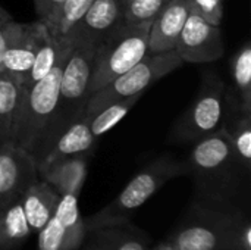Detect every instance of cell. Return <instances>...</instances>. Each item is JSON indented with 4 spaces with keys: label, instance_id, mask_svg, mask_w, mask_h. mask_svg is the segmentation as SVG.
Masks as SVG:
<instances>
[{
    "label": "cell",
    "instance_id": "obj_31",
    "mask_svg": "<svg viewBox=\"0 0 251 250\" xmlns=\"http://www.w3.org/2000/svg\"><path fill=\"white\" fill-rule=\"evenodd\" d=\"M153 250H176L172 245H160L159 248H156V249Z\"/></svg>",
    "mask_w": 251,
    "mask_h": 250
},
{
    "label": "cell",
    "instance_id": "obj_17",
    "mask_svg": "<svg viewBox=\"0 0 251 250\" xmlns=\"http://www.w3.org/2000/svg\"><path fill=\"white\" fill-rule=\"evenodd\" d=\"M85 237L90 250H150L147 236L129 221L88 230Z\"/></svg>",
    "mask_w": 251,
    "mask_h": 250
},
{
    "label": "cell",
    "instance_id": "obj_7",
    "mask_svg": "<svg viewBox=\"0 0 251 250\" xmlns=\"http://www.w3.org/2000/svg\"><path fill=\"white\" fill-rule=\"evenodd\" d=\"M225 94L224 80L216 72L207 71L203 75L197 96L172 127L168 140L176 144L196 143L218 131L224 122Z\"/></svg>",
    "mask_w": 251,
    "mask_h": 250
},
{
    "label": "cell",
    "instance_id": "obj_9",
    "mask_svg": "<svg viewBox=\"0 0 251 250\" xmlns=\"http://www.w3.org/2000/svg\"><path fill=\"white\" fill-rule=\"evenodd\" d=\"M84 240L85 225L79 214L78 196H60L51 218L37 234V250H75Z\"/></svg>",
    "mask_w": 251,
    "mask_h": 250
},
{
    "label": "cell",
    "instance_id": "obj_29",
    "mask_svg": "<svg viewBox=\"0 0 251 250\" xmlns=\"http://www.w3.org/2000/svg\"><path fill=\"white\" fill-rule=\"evenodd\" d=\"M62 1L63 0H34V7H35L38 21L46 24L51 18L54 10L62 4Z\"/></svg>",
    "mask_w": 251,
    "mask_h": 250
},
{
    "label": "cell",
    "instance_id": "obj_1",
    "mask_svg": "<svg viewBox=\"0 0 251 250\" xmlns=\"http://www.w3.org/2000/svg\"><path fill=\"white\" fill-rule=\"evenodd\" d=\"M187 164L196 183L194 203L226 211L240 209L235 203L240 175L243 171L250 172L235 158L222 127L194 143Z\"/></svg>",
    "mask_w": 251,
    "mask_h": 250
},
{
    "label": "cell",
    "instance_id": "obj_27",
    "mask_svg": "<svg viewBox=\"0 0 251 250\" xmlns=\"http://www.w3.org/2000/svg\"><path fill=\"white\" fill-rule=\"evenodd\" d=\"M190 10L213 25H221L224 16V0H188Z\"/></svg>",
    "mask_w": 251,
    "mask_h": 250
},
{
    "label": "cell",
    "instance_id": "obj_26",
    "mask_svg": "<svg viewBox=\"0 0 251 250\" xmlns=\"http://www.w3.org/2000/svg\"><path fill=\"white\" fill-rule=\"evenodd\" d=\"M172 0H134L125 6L124 24L126 25H146L171 3Z\"/></svg>",
    "mask_w": 251,
    "mask_h": 250
},
{
    "label": "cell",
    "instance_id": "obj_18",
    "mask_svg": "<svg viewBox=\"0 0 251 250\" xmlns=\"http://www.w3.org/2000/svg\"><path fill=\"white\" fill-rule=\"evenodd\" d=\"M60 196L44 180L35 178L21 196V205L32 234H38L51 218Z\"/></svg>",
    "mask_w": 251,
    "mask_h": 250
},
{
    "label": "cell",
    "instance_id": "obj_12",
    "mask_svg": "<svg viewBox=\"0 0 251 250\" xmlns=\"http://www.w3.org/2000/svg\"><path fill=\"white\" fill-rule=\"evenodd\" d=\"M124 10L122 0H94L68 38L75 44H101L124 24Z\"/></svg>",
    "mask_w": 251,
    "mask_h": 250
},
{
    "label": "cell",
    "instance_id": "obj_3",
    "mask_svg": "<svg viewBox=\"0 0 251 250\" xmlns=\"http://www.w3.org/2000/svg\"><path fill=\"white\" fill-rule=\"evenodd\" d=\"M74 47L68 37L62 38L57 59L50 72L28 88H22L16 122L10 141L34 156L44 133L47 131L59 102L60 77L65 62Z\"/></svg>",
    "mask_w": 251,
    "mask_h": 250
},
{
    "label": "cell",
    "instance_id": "obj_5",
    "mask_svg": "<svg viewBox=\"0 0 251 250\" xmlns=\"http://www.w3.org/2000/svg\"><path fill=\"white\" fill-rule=\"evenodd\" d=\"M188 174L187 161L163 155L143 168L118 194V197L97 214L84 220L85 231L103 225L129 221L132 212L141 208L168 181Z\"/></svg>",
    "mask_w": 251,
    "mask_h": 250
},
{
    "label": "cell",
    "instance_id": "obj_25",
    "mask_svg": "<svg viewBox=\"0 0 251 250\" xmlns=\"http://www.w3.org/2000/svg\"><path fill=\"white\" fill-rule=\"evenodd\" d=\"M141 96H129L125 99L112 102V103L106 105L103 109H100L97 113L90 116L91 134L96 139H99L104 133L110 131L119 121H122L125 118V115L134 108V105L137 103V100Z\"/></svg>",
    "mask_w": 251,
    "mask_h": 250
},
{
    "label": "cell",
    "instance_id": "obj_32",
    "mask_svg": "<svg viewBox=\"0 0 251 250\" xmlns=\"http://www.w3.org/2000/svg\"><path fill=\"white\" fill-rule=\"evenodd\" d=\"M131 1H134V0H122V4H124V6H126V4H128V3H131Z\"/></svg>",
    "mask_w": 251,
    "mask_h": 250
},
{
    "label": "cell",
    "instance_id": "obj_33",
    "mask_svg": "<svg viewBox=\"0 0 251 250\" xmlns=\"http://www.w3.org/2000/svg\"><path fill=\"white\" fill-rule=\"evenodd\" d=\"M75 250H90V249H88V248H87V249H79V248H78V249H75Z\"/></svg>",
    "mask_w": 251,
    "mask_h": 250
},
{
    "label": "cell",
    "instance_id": "obj_8",
    "mask_svg": "<svg viewBox=\"0 0 251 250\" xmlns=\"http://www.w3.org/2000/svg\"><path fill=\"white\" fill-rule=\"evenodd\" d=\"M182 63L184 62L175 50L156 55H146L138 63H135L126 72L115 78L110 84L93 93L87 99L84 111L88 116H93L112 102L129 96H143V91L147 87H150L160 78L169 75Z\"/></svg>",
    "mask_w": 251,
    "mask_h": 250
},
{
    "label": "cell",
    "instance_id": "obj_6",
    "mask_svg": "<svg viewBox=\"0 0 251 250\" xmlns=\"http://www.w3.org/2000/svg\"><path fill=\"white\" fill-rule=\"evenodd\" d=\"M149 28V24H122L99 46L90 81V96L110 84L147 55Z\"/></svg>",
    "mask_w": 251,
    "mask_h": 250
},
{
    "label": "cell",
    "instance_id": "obj_10",
    "mask_svg": "<svg viewBox=\"0 0 251 250\" xmlns=\"http://www.w3.org/2000/svg\"><path fill=\"white\" fill-rule=\"evenodd\" d=\"M176 55L187 63H209L224 56L225 46L219 25L190 12L175 46Z\"/></svg>",
    "mask_w": 251,
    "mask_h": 250
},
{
    "label": "cell",
    "instance_id": "obj_19",
    "mask_svg": "<svg viewBox=\"0 0 251 250\" xmlns=\"http://www.w3.org/2000/svg\"><path fill=\"white\" fill-rule=\"evenodd\" d=\"M31 236L19 197L0 212V250H18Z\"/></svg>",
    "mask_w": 251,
    "mask_h": 250
},
{
    "label": "cell",
    "instance_id": "obj_24",
    "mask_svg": "<svg viewBox=\"0 0 251 250\" xmlns=\"http://www.w3.org/2000/svg\"><path fill=\"white\" fill-rule=\"evenodd\" d=\"M60 46H62V38H54L50 34L49 28L46 27L41 41H40V46H38V50H37V55H35V59H34V63L29 69V74H28L25 83L21 85V88L31 87L32 84H35L37 81H40L50 72V69L53 68L54 62L57 59Z\"/></svg>",
    "mask_w": 251,
    "mask_h": 250
},
{
    "label": "cell",
    "instance_id": "obj_15",
    "mask_svg": "<svg viewBox=\"0 0 251 250\" xmlns=\"http://www.w3.org/2000/svg\"><path fill=\"white\" fill-rule=\"evenodd\" d=\"M94 146H96V137L91 134L90 116L84 111L54 140L46 156L40 161V164L35 168L38 171L47 164L68 156H78V155L90 156L91 152L94 150Z\"/></svg>",
    "mask_w": 251,
    "mask_h": 250
},
{
    "label": "cell",
    "instance_id": "obj_20",
    "mask_svg": "<svg viewBox=\"0 0 251 250\" xmlns=\"http://www.w3.org/2000/svg\"><path fill=\"white\" fill-rule=\"evenodd\" d=\"M237 111L251 115V43L247 40L231 59Z\"/></svg>",
    "mask_w": 251,
    "mask_h": 250
},
{
    "label": "cell",
    "instance_id": "obj_2",
    "mask_svg": "<svg viewBox=\"0 0 251 250\" xmlns=\"http://www.w3.org/2000/svg\"><path fill=\"white\" fill-rule=\"evenodd\" d=\"M250 233L241 209H216L193 202L169 245L176 250H251Z\"/></svg>",
    "mask_w": 251,
    "mask_h": 250
},
{
    "label": "cell",
    "instance_id": "obj_16",
    "mask_svg": "<svg viewBox=\"0 0 251 250\" xmlns=\"http://www.w3.org/2000/svg\"><path fill=\"white\" fill-rule=\"evenodd\" d=\"M88 169V156H68L53 161L37 171L38 178L44 180L50 187H53L59 196L75 194L78 196Z\"/></svg>",
    "mask_w": 251,
    "mask_h": 250
},
{
    "label": "cell",
    "instance_id": "obj_23",
    "mask_svg": "<svg viewBox=\"0 0 251 250\" xmlns=\"http://www.w3.org/2000/svg\"><path fill=\"white\" fill-rule=\"evenodd\" d=\"M232 152L246 171L251 169V115L238 112L231 125H222Z\"/></svg>",
    "mask_w": 251,
    "mask_h": 250
},
{
    "label": "cell",
    "instance_id": "obj_22",
    "mask_svg": "<svg viewBox=\"0 0 251 250\" xmlns=\"http://www.w3.org/2000/svg\"><path fill=\"white\" fill-rule=\"evenodd\" d=\"M93 1L94 0H63L44 25L54 38L68 37L74 27L87 13Z\"/></svg>",
    "mask_w": 251,
    "mask_h": 250
},
{
    "label": "cell",
    "instance_id": "obj_14",
    "mask_svg": "<svg viewBox=\"0 0 251 250\" xmlns=\"http://www.w3.org/2000/svg\"><path fill=\"white\" fill-rule=\"evenodd\" d=\"M190 12L188 0H172L150 24L147 55L175 50Z\"/></svg>",
    "mask_w": 251,
    "mask_h": 250
},
{
    "label": "cell",
    "instance_id": "obj_4",
    "mask_svg": "<svg viewBox=\"0 0 251 250\" xmlns=\"http://www.w3.org/2000/svg\"><path fill=\"white\" fill-rule=\"evenodd\" d=\"M99 46L100 44L74 43V47L62 71L59 102H57L56 112L32 156L35 167L46 156L54 140L65 131V128L84 112L87 99L90 96L88 93L90 81H91V74L94 69Z\"/></svg>",
    "mask_w": 251,
    "mask_h": 250
},
{
    "label": "cell",
    "instance_id": "obj_11",
    "mask_svg": "<svg viewBox=\"0 0 251 250\" xmlns=\"http://www.w3.org/2000/svg\"><path fill=\"white\" fill-rule=\"evenodd\" d=\"M35 178V164L28 152L12 141L0 144V212L18 200Z\"/></svg>",
    "mask_w": 251,
    "mask_h": 250
},
{
    "label": "cell",
    "instance_id": "obj_13",
    "mask_svg": "<svg viewBox=\"0 0 251 250\" xmlns=\"http://www.w3.org/2000/svg\"><path fill=\"white\" fill-rule=\"evenodd\" d=\"M46 25L41 21L22 24V28L9 44L3 57V72L22 85L34 63Z\"/></svg>",
    "mask_w": 251,
    "mask_h": 250
},
{
    "label": "cell",
    "instance_id": "obj_28",
    "mask_svg": "<svg viewBox=\"0 0 251 250\" xmlns=\"http://www.w3.org/2000/svg\"><path fill=\"white\" fill-rule=\"evenodd\" d=\"M22 28V22H16L13 19L0 22V72H3V57L4 53L12 43V40L16 37L19 29Z\"/></svg>",
    "mask_w": 251,
    "mask_h": 250
},
{
    "label": "cell",
    "instance_id": "obj_21",
    "mask_svg": "<svg viewBox=\"0 0 251 250\" xmlns=\"http://www.w3.org/2000/svg\"><path fill=\"white\" fill-rule=\"evenodd\" d=\"M21 94V85L6 72H0V144L12 139Z\"/></svg>",
    "mask_w": 251,
    "mask_h": 250
},
{
    "label": "cell",
    "instance_id": "obj_30",
    "mask_svg": "<svg viewBox=\"0 0 251 250\" xmlns=\"http://www.w3.org/2000/svg\"><path fill=\"white\" fill-rule=\"evenodd\" d=\"M10 19H13L12 15H10L6 9H3V7L0 6V22H6V21H10Z\"/></svg>",
    "mask_w": 251,
    "mask_h": 250
}]
</instances>
